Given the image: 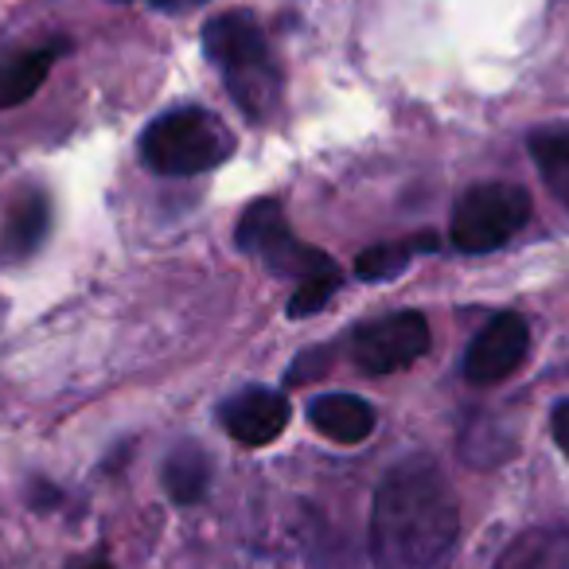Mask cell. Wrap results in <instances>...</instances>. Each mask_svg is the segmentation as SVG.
I'll return each mask as SVG.
<instances>
[{
	"label": "cell",
	"mask_w": 569,
	"mask_h": 569,
	"mask_svg": "<svg viewBox=\"0 0 569 569\" xmlns=\"http://www.w3.org/2000/svg\"><path fill=\"white\" fill-rule=\"evenodd\" d=\"M457 538L460 507L441 468L429 457L398 460L375 491V569H449Z\"/></svg>",
	"instance_id": "1"
},
{
	"label": "cell",
	"mask_w": 569,
	"mask_h": 569,
	"mask_svg": "<svg viewBox=\"0 0 569 569\" xmlns=\"http://www.w3.org/2000/svg\"><path fill=\"white\" fill-rule=\"evenodd\" d=\"M203 51L246 118L266 121L277 110V102H281V67H277L253 12L238 9L207 20Z\"/></svg>",
	"instance_id": "2"
},
{
	"label": "cell",
	"mask_w": 569,
	"mask_h": 569,
	"mask_svg": "<svg viewBox=\"0 0 569 569\" xmlns=\"http://www.w3.org/2000/svg\"><path fill=\"white\" fill-rule=\"evenodd\" d=\"M230 152H234V133L222 126L219 113L203 106H180V110L160 113L141 133V160L168 180L211 172Z\"/></svg>",
	"instance_id": "3"
},
{
	"label": "cell",
	"mask_w": 569,
	"mask_h": 569,
	"mask_svg": "<svg viewBox=\"0 0 569 569\" xmlns=\"http://www.w3.org/2000/svg\"><path fill=\"white\" fill-rule=\"evenodd\" d=\"M530 222V191L519 183H476L457 199L449 242L460 253H491L507 246Z\"/></svg>",
	"instance_id": "4"
},
{
	"label": "cell",
	"mask_w": 569,
	"mask_h": 569,
	"mask_svg": "<svg viewBox=\"0 0 569 569\" xmlns=\"http://www.w3.org/2000/svg\"><path fill=\"white\" fill-rule=\"evenodd\" d=\"M234 242L242 253H253V258L266 261V269L277 277L309 281V277H320V273H340L328 253L297 242L277 199H258V203L246 207L242 222H238Z\"/></svg>",
	"instance_id": "5"
},
{
	"label": "cell",
	"mask_w": 569,
	"mask_h": 569,
	"mask_svg": "<svg viewBox=\"0 0 569 569\" xmlns=\"http://www.w3.org/2000/svg\"><path fill=\"white\" fill-rule=\"evenodd\" d=\"M429 351V320L406 309L351 332V363L363 375H398Z\"/></svg>",
	"instance_id": "6"
},
{
	"label": "cell",
	"mask_w": 569,
	"mask_h": 569,
	"mask_svg": "<svg viewBox=\"0 0 569 569\" xmlns=\"http://www.w3.org/2000/svg\"><path fill=\"white\" fill-rule=\"evenodd\" d=\"M530 351V325L519 312H499L476 332L472 348L465 356V379L476 387L503 382L507 375L519 371V363Z\"/></svg>",
	"instance_id": "7"
},
{
	"label": "cell",
	"mask_w": 569,
	"mask_h": 569,
	"mask_svg": "<svg viewBox=\"0 0 569 569\" xmlns=\"http://www.w3.org/2000/svg\"><path fill=\"white\" fill-rule=\"evenodd\" d=\"M293 410H289V398L281 390L269 387H246L238 395H230L219 410V421L238 445L246 449H261V445L277 441L289 426Z\"/></svg>",
	"instance_id": "8"
},
{
	"label": "cell",
	"mask_w": 569,
	"mask_h": 569,
	"mask_svg": "<svg viewBox=\"0 0 569 569\" xmlns=\"http://www.w3.org/2000/svg\"><path fill=\"white\" fill-rule=\"evenodd\" d=\"M63 51H67V43L0 51V110H12V106L28 102V98L48 82L51 63H56Z\"/></svg>",
	"instance_id": "9"
},
{
	"label": "cell",
	"mask_w": 569,
	"mask_h": 569,
	"mask_svg": "<svg viewBox=\"0 0 569 569\" xmlns=\"http://www.w3.org/2000/svg\"><path fill=\"white\" fill-rule=\"evenodd\" d=\"M309 421L336 445H359L375 433V410L359 395H320L309 402Z\"/></svg>",
	"instance_id": "10"
},
{
	"label": "cell",
	"mask_w": 569,
	"mask_h": 569,
	"mask_svg": "<svg viewBox=\"0 0 569 569\" xmlns=\"http://www.w3.org/2000/svg\"><path fill=\"white\" fill-rule=\"evenodd\" d=\"M496 569H569V527L550 522V527L522 530L499 553Z\"/></svg>",
	"instance_id": "11"
},
{
	"label": "cell",
	"mask_w": 569,
	"mask_h": 569,
	"mask_svg": "<svg viewBox=\"0 0 569 569\" xmlns=\"http://www.w3.org/2000/svg\"><path fill=\"white\" fill-rule=\"evenodd\" d=\"M51 227V203L40 191H28L17 203L9 207V219H4V234H0V250L4 258H28L32 250H40L43 234Z\"/></svg>",
	"instance_id": "12"
},
{
	"label": "cell",
	"mask_w": 569,
	"mask_h": 569,
	"mask_svg": "<svg viewBox=\"0 0 569 569\" xmlns=\"http://www.w3.org/2000/svg\"><path fill=\"white\" fill-rule=\"evenodd\" d=\"M164 488L176 503H199L211 488V457L203 445L183 441L164 460Z\"/></svg>",
	"instance_id": "13"
},
{
	"label": "cell",
	"mask_w": 569,
	"mask_h": 569,
	"mask_svg": "<svg viewBox=\"0 0 569 569\" xmlns=\"http://www.w3.org/2000/svg\"><path fill=\"white\" fill-rule=\"evenodd\" d=\"M530 160L542 172L550 196L569 211V129H550V133L530 137Z\"/></svg>",
	"instance_id": "14"
},
{
	"label": "cell",
	"mask_w": 569,
	"mask_h": 569,
	"mask_svg": "<svg viewBox=\"0 0 569 569\" xmlns=\"http://www.w3.org/2000/svg\"><path fill=\"white\" fill-rule=\"evenodd\" d=\"M437 238L433 234H421L418 242L406 238V242H382V246H371L356 258V273L363 281H395L406 266H410L413 250H433Z\"/></svg>",
	"instance_id": "15"
},
{
	"label": "cell",
	"mask_w": 569,
	"mask_h": 569,
	"mask_svg": "<svg viewBox=\"0 0 569 569\" xmlns=\"http://www.w3.org/2000/svg\"><path fill=\"white\" fill-rule=\"evenodd\" d=\"M336 289H340V273H320V277L301 281L297 284L293 301H289V317L305 320V317H312V312H320L336 297Z\"/></svg>",
	"instance_id": "16"
},
{
	"label": "cell",
	"mask_w": 569,
	"mask_h": 569,
	"mask_svg": "<svg viewBox=\"0 0 569 569\" xmlns=\"http://www.w3.org/2000/svg\"><path fill=\"white\" fill-rule=\"evenodd\" d=\"M550 429H553V441H558V449L566 452V460H569V398H566V402L553 406Z\"/></svg>",
	"instance_id": "17"
},
{
	"label": "cell",
	"mask_w": 569,
	"mask_h": 569,
	"mask_svg": "<svg viewBox=\"0 0 569 569\" xmlns=\"http://www.w3.org/2000/svg\"><path fill=\"white\" fill-rule=\"evenodd\" d=\"M191 4H203V0H152V9H160V12H183V9H191Z\"/></svg>",
	"instance_id": "18"
},
{
	"label": "cell",
	"mask_w": 569,
	"mask_h": 569,
	"mask_svg": "<svg viewBox=\"0 0 569 569\" xmlns=\"http://www.w3.org/2000/svg\"><path fill=\"white\" fill-rule=\"evenodd\" d=\"M67 569H113L106 558H82V561H74V566H67Z\"/></svg>",
	"instance_id": "19"
}]
</instances>
